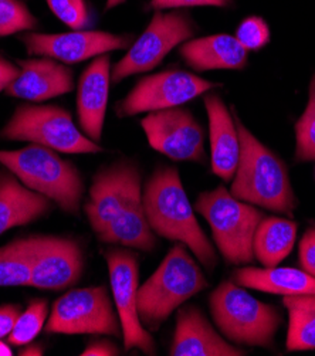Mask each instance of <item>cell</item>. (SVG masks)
Masks as SVG:
<instances>
[{"label": "cell", "mask_w": 315, "mask_h": 356, "mask_svg": "<svg viewBox=\"0 0 315 356\" xmlns=\"http://www.w3.org/2000/svg\"><path fill=\"white\" fill-rule=\"evenodd\" d=\"M31 266L30 287L45 291H61L81 280L86 257L81 244L72 237L29 236Z\"/></svg>", "instance_id": "cell-12"}, {"label": "cell", "mask_w": 315, "mask_h": 356, "mask_svg": "<svg viewBox=\"0 0 315 356\" xmlns=\"http://www.w3.org/2000/svg\"><path fill=\"white\" fill-rule=\"evenodd\" d=\"M209 118L210 165L222 181L230 182L240 158V139L236 122L218 94H204Z\"/></svg>", "instance_id": "cell-19"}, {"label": "cell", "mask_w": 315, "mask_h": 356, "mask_svg": "<svg viewBox=\"0 0 315 356\" xmlns=\"http://www.w3.org/2000/svg\"><path fill=\"white\" fill-rule=\"evenodd\" d=\"M298 225L283 218H263L253 238L255 259L264 267H275L293 250Z\"/></svg>", "instance_id": "cell-24"}, {"label": "cell", "mask_w": 315, "mask_h": 356, "mask_svg": "<svg viewBox=\"0 0 315 356\" xmlns=\"http://www.w3.org/2000/svg\"><path fill=\"white\" fill-rule=\"evenodd\" d=\"M138 193H143V175L136 162L121 159L101 168L94 176L84 206L95 236L107 227L117 213Z\"/></svg>", "instance_id": "cell-15"}, {"label": "cell", "mask_w": 315, "mask_h": 356, "mask_svg": "<svg viewBox=\"0 0 315 356\" xmlns=\"http://www.w3.org/2000/svg\"><path fill=\"white\" fill-rule=\"evenodd\" d=\"M20 312L22 308L17 304L0 305V339L8 338L10 335Z\"/></svg>", "instance_id": "cell-34"}, {"label": "cell", "mask_w": 315, "mask_h": 356, "mask_svg": "<svg viewBox=\"0 0 315 356\" xmlns=\"http://www.w3.org/2000/svg\"><path fill=\"white\" fill-rule=\"evenodd\" d=\"M38 27L39 20L23 0H0V38L33 31Z\"/></svg>", "instance_id": "cell-29"}, {"label": "cell", "mask_w": 315, "mask_h": 356, "mask_svg": "<svg viewBox=\"0 0 315 356\" xmlns=\"http://www.w3.org/2000/svg\"><path fill=\"white\" fill-rule=\"evenodd\" d=\"M111 84V57H95L83 71L77 88V115L81 131L94 142L101 140Z\"/></svg>", "instance_id": "cell-18"}, {"label": "cell", "mask_w": 315, "mask_h": 356, "mask_svg": "<svg viewBox=\"0 0 315 356\" xmlns=\"http://www.w3.org/2000/svg\"><path fill=\"white\" fill-rule=\"evenodd\" d=\"M179 54L196 71L241 70L248 64V50L230 34H213L181 44Z\"/></svg>", "instance_id": "cell-21"}, {"label": "cell", "mask_w": 315, "mask_h": 356, "mask_svg": "<svg viewBox=\"0 0 315 356\" xmlns=\"http://www.w3.org/2000/svg\"><path fill=\"white\" fill-rule=\"evenodd\" d=\"M0 165L13 172L29 189L47 196L68 215H79L84 196V181L74 163L57 151L38 144L20 149H0Z\"/></svg>", "instance_id": "cell-4"}, {"label": "cell", "mask_w": 315, "mask_h": 356, "mask_svg": "<svg viewBox=\"0 0 315 356\" xmlns=\"http://www.w3.org/2000/svg\"><path fill=\"white\" fill-rule=\"evenodd\" d=\"M170 356H246L248 350L229 343L209 323L197 305H186L177 314Z\"/></svg>", "instance_id": "cell-17"}, {"label": "cell", "mask_w": 315, "mask_h": 356, "mask_svg": "<svg viewBox=\"0 0 315 356\" xmlns=\"http://www.w3.org/2000/svg\"><path fill=\"white\" fill-rule=\"evenodd\" d=\"M296 161H315V74L309 84V98L296 124Z\"/></svg>", "instance_id": "cell-28"}, {"label": "cell", "mask_w": 315, "mask_h": 356, "mask_svg": "<svg viewBox=\"0 0 315 356\" xmlns=\"http://www.w3.org/2000/svg\"><path fill=\"white\" fill-rule=\"evenodd\" d=\"M49 318V302L45 298L30 300L24 311L20 312L8 342L13 346H24L43 331Z\"/></svg>", "instance_id": "cell-27"}, {"label": "cell", "mask_w": 315, "mask_h": 356, "mask_svg": "<svg viewBox=\"0 0 315 356\" xmlns=\"http://www.w3.org/2000/svg\"><path fill=\"white\" fill-rule=\"evenodd\" d=\"M0 138L47 147L53 151L81 155L102 152L74 124L72 114L58 105L20 104L0 131Z\"/></svg>", "instance_id": "cell-7"}, {"label": "cell", "mask_w": 315, "mask_h": 356, "mask_svg": "<svg viewBox=\"0 0 315 356\" xmlns=\"http://www.w3.org/2000/svg\"><path fill=\"white\" fill-rule=\"evenodd\" d=\"M234 122L240 139V158L230 193L239 200L293 216L297 199L286 162L263 145L237 115Z\"/></svg>", "instance_id": "cell-2"}, {"label": "cell", "mask_w": 315, "mask_h": 356, "mask_svg": "<svg viewBox=\"0 0 315 356\" xmlns=\"http://www.w3.org/2000/svg\"><path fill=\"white\" fill-rule=\"evenodd\" d=\"M45 353V349L39 345H34V343H27L20 349V355L23 356H42Z\"/></svg>", "instance_id": "cell-37"}, {"label": "cell", "mask_w": 315, "mask_h": 356, "mask_svg": "<svg viewBox=\"0 0 315 356\" xmlns=\"http://www.w3.org/2000/svg\"><path fill=\"white\" fill-rule=\"evenodd\" d=\"M283 305L289 314L287 350L315 349V294L284 297Z\"/></svg>", "instance_id": "cell-25"}, {"label": "cell", "mask_w": 315, "mask_h": 356, "mask_svg": "<svg viewBox=\"0 0 315 356\" xmlns=\"http://www.w3.org/2000/svg\"><path fill=\"white\" fill-rule=\"evenodd\" d=\"M19 74L20 67L0 56V92L6 91V88L19 77Z\"/></svg>", "instance_id": "cell-36"}, {"label": "cell", "mask_w": 315, "mask_h": 356, "mask_svg": "<svg viewBox=\"0 0 315 356\" xmlns=\"http://www.w3.org/2000/svg\"><path fill=\"white\" fill-rule=\"evenodd\" d=\"M193 209L209 223L218 250L229 264H252L256 260L253 238L264 218L260 209L236 199L225 186L202 192Z\"/></svg>", "instance_id": "cell-6"}, {"label": "cell", "mask_w": 315, "mask_h": 356, "mask_svg": "<svg viewBox=\"0 0 315 356\" xmlns=\"http://www.w3.org/2000/svg\"><path fill=\"white\" fill-rule=\"evenodd\" d=\"M47 334L121 337L120 316L105 286L77 289L61 296L45 327Z\"/></svg>", "instance_id": "cell-8"}, {"label": "cell", "mask_w": 315, "mask_h": 356, "mask_svg": "<svg viewBox=\"0 0 315 356\" xmlns=\"http://www.w3.org/2000/svg\"><path fill=\"white\" fill-rule=\"evenodd\" d=\"M31 266L26 237L0 247V287H30Z\"/></svg>", "instance_id": "cell-26"}, {"label": "cell", "mask_w": 315, "mask_h": 356, "mask_svg": "<svg viewBox=\"0 0 315 356\" xmlns=\"http://www.w3.org/2000/svg\"><path fill=\"white\" fill-rule=\"evenodd\" d=\"M233 5V0H151L148 9L165 10V9H184L195 6H215L227 8Z\"/></svg>", "instance_id": "cell-32"}, {"label": "cell", "mask_w": 315, "mask_h": 356, "mask_svg": "<svg viewBox=\"0 0 315 356\" xmlns=\"http://www.w3.org/2000/svg\"><path fill=\"white\" fill-rule=\"evenodd\" d=\"M209 308L220 334L237 346L271 348L283 321L275 307L255 298L233 280L220 282L210 294Z\"/></svg>", "instance_id": "cell-5"}, {"label": "cell", "mask_w": 315, "mask_h": 356, "mask_svg": "<svg viewBox=\"0 0 315 356\" xmlns=\"http://www.w3.org/2000/svg\"><path fill=\"white\" fill-rule=\"evenodd\" d=\"M127 0H107V3H105V10H111L122 3H125Z\"/></svg>", "instance_id": "cell-39"}, {"label": "cell", "mask_w": 315, "mask_h": 356, "mask_svg": "<svg viewBox=\"0 0 315 356\" xmlns=\"http://www.w3.org/2000/svg\"><path fill=\"white\" fill-rule=\"evenodd\" d=\"M81 356H117L120 355V348L107 338L92 339L87 343Z\"/></svg>", "instance_id": "cell-35"}, {"label": "cell", "mask_w": 315, "mask_h": 356, "mask_svg": "<svg viewBox=\"0 0 315 356\" xmlns=\"http://www.w3.org/2000/svg\"><path fill=\"white\" fill-rule=\"evenodd\" d=\"M13 350L9 343L3 342V339H0V356H12Z\"/></svg>", "instance_id": "cell-38"}, {"label": "cell", "mask_w": 315, "mask_h": 356, "mask_svg": "<svg viewBox=\"0 0 315 356\" xmlns=\"http://www.w3.org/2000/svg\"><path fill=\"white\" fill-rule=\"evenodd\" d=\"M53 15L72 30H86L91 24L87 0H47Z\"/></svg>", "instance_id": "cell-30"}, {"label": "cell", "mask_w": 315, "mask_h": 356, "mask_svg": "<svg viewBox=\"0 0 315 356\" xmlns=\"http://www.w3.org/2000/svg\"><path fill=\"white\" fill-rule=\"evenodd\" d=\"M209 286L189 248L175 244L154 274L139 286L138 312L143 325L154 332L188 300Z\"/></svg>", "instance_id": "cell-3"}, {"label": "cell", "mask_w": 315, "mask_h": 356, "mask_svg": "<svg viewBox=\"0 0 315 356\" xmlns=\"http://www.w3.org/2000/svg\"><path fill=\"white\" fill-rule=\"evenodd\" d=\"M53 202L24 186L17 176L0 165V236L46 216Z\"/></svg>", "instance_id": "cell-20"}, {"label": "cell", "mask_w": 315, "mask_h": 356, "mask_svg": "<svg viewBox=\"0 0 315 356\" xmlns=\"http://www.w3.org/2000/svg\"><path fill=\"white\" fill-rule=\"evenodd\" d=\"M29 56L50 57L63 64H77L111 51L131 47V34H113L99 30H73L68 33H33L19 35Z\"/></svg>", "instance_id": "cell-14"}, {"label": "cell", "mask_w": 315, "mask_h": 356, "mask_svg": "<svg viewBox=\"0 0 315 356\" xmlns=\"http://www.w3.org/2000/svg\"><path fill=\"white\" fill-rule=\"evenodd\" d=\"M219 87L189 71L172 68L139 80L128 95L117 104L118 117H134L181 106Z\"/></svg>", "instance_id": "cell-10"}, {"label": "cell", "mask_w": 315, "mask_h": 356, "mask_svg": "<svg viewBox=\"0 0 315 356\" xmlns=\"http://www.w3.org/2000/svg\"><path fill=\"white\" fill-rule=\"evenodd\" d=\"M143 202L155 234L185 244L207 271L218 267V253L195 216L177 168H156L144 186Z\"/></svg>", "instance_id": "cell-1"}, {"label": "cell", "mask_w": 315, "mask_h": 356, "mask_svg": "<svg viewBox=\"0 0 315 356\" xmlns=\"http://www.w3.org/2000/svg\"><path fill=\"white\" fill-rule=\"evenodd\" d=\"M104 256L108 266L114 305L120 316L125 350L139 349L147 355H155V341L143 325L138 312V256L120 247L108 248Z\"/></svg>", "instance_id": "cell-11"}, {"label": "cell", "mask_w": 315, "mask_h": 356, "mask_svg": "<svg viewBox=\"0 0 315 356\" xmlns=\"http://www.w3.org/2000/svg\"><path fill=\"white\" fill-rule=\"evenodd\" d=\"M141 127L156 152L177 162L206 163L204 131L189 110L175 106L150 113Z\"/></svg>", "instance_id": "cell-13"}, {"label": "cell", "mask_w": 315, "mask_h": 356, "mask_svg": "<svg viewBox=\"0 0 315 356\" xmlns=\"http://www.w3.org/2000/svg\"><path fill=\"white\" fill-rule=\"evenodd\" d=\"M298 261L301 270L315 278V227L308 229L300 240Z\"/></svg>", "instance_id": "cell-33"}, {"label": "cell", "mask_w": 315, "mask_h": 356, "mask_svg": "<svg viewBox=\"0 0 315 356\" xmlns=\"http://www.w3.org/2000/svg\"><path fill=\"white\" fill-rule=\"evenodd\" d=\"M19 77L6 88V95L42 102L74 90V73L67 64L50 57L19 58Z\"/></svg>", "instance_id": "cell-16"}, {"label": "cell", "mask_w": 315, "mask_h": 356, "mask_svg": "<svg viewBox=\"0 0 315 356\" xmlns=\"http://www.w3.org/2000/svg\"><path fill=\"white\" fill-rule=\"evenodd\" d=\"M196 30L193 19L185 12L155 10L144 33L113 67L111 83L118 84L127 77L154 70L175 47L193 39Z\"/></svg>", "instance_id": "cell-9"}, {"label": "cell", "mask_w": 315, "mask_h": 356, "mask_svg": "<svg viewBox=\"0 0 315 356\" xmlns=\"http://www.w3.org/2000/svg\"><path fill=\"white\" fill-rule=\"evenodd\" d=\"M232 280L244 289L283 297L315 294V278L291 267H243L234 270Z\"/></svg>", "instance_id": "cell-23"}, {"label": "cell", "mask_w": 315, "mask_h": 356, "mask_svg": "<svg viewBox=\"0 0 315 356\" xmlns=\"http://www.w3.org/2000/svg\"><path fill=\"white\" fill-rule=\"evenodd\" d=\"M97 237L105 244L152 253L156 247V236L147 219L143 193L135 195Z\"/></svg>", "instance_id": "cell-22"}, {"label": "cell", "mask_w": 315, "mask_h": 356, "mask_svg": "<svg viewBox=\"0 0 315 356\" xmlns=\"http://www.w3.org/2000/svg\"><path fill=\"white\" fill-rule=\"evenodd\" d=\"M270 35L268 24L264 19L257 16L244 19L236 30V39L249 51H257L268 44Z\"/></svg>", "instance_id": "cell-31"}]
</instances>
